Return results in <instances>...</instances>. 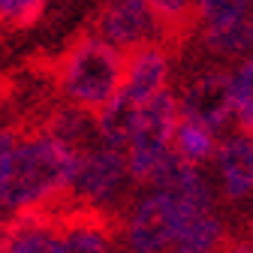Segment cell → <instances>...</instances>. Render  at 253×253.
Masks as SVG:
<instances>
[{"label": "cell", "mask_w": 253, "mask_h": 253, "mask_svg": "<svg viewBox=\"0 0 253 253\" xmlns=\"http://www.w3.org/2000/svg\"><path fill=\"white\" fill-rule=\"evenodd\" d=\"M82 154L54 136H37L15 148L9 175L0 187V205L9 211L48 208L73 190Z\"/></svg>", "instance_id": "obj_1"}, {"label": "cell", "mask_w": 253, "mask_h": 253, "mask_svg": "<svg viewBox=\"0 0 253 253\" xmlns=\"http://www.w3.org/2000/svg\"><path fill=\"white\" fill-rule=\"evenodd\" d=\"M45 73L57 82L60 93L73 106L97 115L126 79V51L100 40L90 30L73 37V42L45 63Z\"/></svg>", "instance_id": "obj_2"}, {"label": "cell", "mask_w": 253, "mask_h": 253, "mask_svg": "<svg viewBox=\"0 0 253 253\" xmlns=\"http://www.w3.org/2000/svg\"><path fill=\"white\" fill-rule=\"evenodd\" d=\"M178 100L166 87L142 106L136 130L130 136V157H126V166L136 181H145L154 163L169 151V142L175 139L178 130Z\"/></svg>", "instance_id": "obj_3"}, {"label": "cell", "mask_w": 253, "mask_h": 253, "mask_svg": "<svg viewBox=\"0 0 253 253\" xmlns=\"http://www.w3.org/2000/svg\"><path fill=\"white\" fill-rule=\"evenodd\" d=\"M84 30L97 34L121 51H133L145 42H154L157 24L145 0H103Z\"/></svg>", "instance_id": "obj_4"}, {"label": "cell", "mask_w": 253, "mask_h": 253, "mask_svg": "<svg viewBox=\"0 0 253 253\" xmlns=\"http://www.w3.org/2000/svg\"><path fill=\"white\" fill-rule=\"evenodd\" d=\"M235 112V82L223 70H205L184 87L181 115L208 130H223Z\"/></svg>", "instance_id": "obj_5"}, {"label": "cell", "mask_w": 253, "mask_h": 253, "mask_svg": "<svg viewBox=\"0 0 253 253\" xmlns=\"http://www.w3.org/2000/svg\"><path fill=\"white\" fill-rule=\"evenodd\" d=\"M181 232L178 208L166 193H151L139 202L130 220V244L136 253H157L166 244H175Z\"/></svg>", "instance_id": "obj_6"}, {"label": "cell", "mask_w": 253, "mask_h": 253, "mask_svg": "<svg viewBox=\"0 0 253 253\" xmlns=\"http://www.w3.org/2000/svg\"><path fill=\"white\" fill-rule=\"evenodd\" d=\"M124 172H126V157L121 154V148H109V145L90 148L82 154L73 187L79 196L90 202H103L121 187Z\"/></svg>", "instance_id": "obj_7"}, {"label": "cell", "mask_w": 253, "mask_h": 253, "mask_svg": "<svg viewBox=\"0 0 253 253\" xmlns=\"http://www.w3.org/2000/svg\"><path fill=\"white\" fill-rule=\"evenodd\" d=\"M169 79V51L163 42H145L126 51V79L124 90H130L139 103H148L154 93H160Z\"/></svg>", "instance_id": "obj_8"}, {"label": "cell", "mask_w": 253, "mask_h": 253, "mask_svg": "<svg viewBox=\"0 0 253 253\" xmlns=\"http://www.w3.org/2000/svg\"><path fill=\"white\" fill-rule=\"evenodd\" d=\"M0 253H60V238L42 217V208L15 211V220L0 238Z\"/></svg>", "instance_id": "obj_9"}, {"label": "cell", "mask_w": 253, "mask_h": 253, "mask_svg": "<svg viewBox=\"0 0 253 253\" xmlns=\"http://www.w3.org/2000/svg\"><path fill=\"white\" fill-rule=\"evenodd\" d=\"M217 163L223 175V190L229 199H244L253 193V139L244 133L229 136L217 148Z\"/></svg>", "instance_id": "obj_10"}, {"label": "cell", "mask_w": 253, "mask_h": 253, "mask_svg": "<svg viewBox=\"0 0 253 253\" xmlns=\"http://www.w3.org/2000/svg\"><path fill=\"white\" fill-rule=\"evenodd\" d=\"M154 24L157 37L163 40L166 51H181L184 42L196 34V0H145Z\"/></svg>", "instance_id": "obj_11"}, {"label": "cell", "mask_w": 253, "mask_h": 253, "mask_svg": "<svg viewBox=\"0 0 253 253\" xmlns=\"http://www.w3.org/2000/svg\"><path fill=\"white\" fill-rule=\"evenodd\" d=\"M145 103H139L130 90H118L115 97L93 115V124H97V136L103 139V145L109 148H121L130 142L133 130H136V121Z\"/></svg>", "instance_id": "obj_12"}, {"label": "cell", "mask_w": 253, "mask_h": 253, "mask_svg": "<svg viewBox=\"0 0 253 253\" xmlns=\"http://www.w3.org/2000/svg\"><path fill=\"white\" fill-rule=\"evenodd\" d=\"M199 42L214 57H250L253 54V15H244L223 27H205Z\"/></svg>", "instance_id": "obj_13"}, {"label": "cell", "mask_w": 253, "mask_h": 253, "mask_svg": "<svg viewBox=\"0 0 253 253\" xmlns=\"http://www.w3.org/2000/svg\"><path fill=\"white\" fill-rule=\"evenodd\" d=\"M148 181L157 187V193H166V196L175 199V196L187 193V190H193L202 181V175L196 172V166L190 163L187 157H181L178 151H166L160 160L154 163Z\"/></svg>", "instance_id": "obj_14"}, {"label": "cell", "mask_w": 253, "mask_h": 253, "mask_svg": "<svg viewBox=\"0 0 253 253\" xmlns=\"http://www.w3.org/2000/svg\"><path fill=\"white\" fill-rule=\"evenodd\" d=\"M220 241H223V223L214 214H205L178 232L175 253H214Z\"/></svg>", "instance_id": "obj_15"}, {"label": "cell", "mask_w": 253, "mask_h": 253, "mask_svg": "<svg viewBox=\"0 0 253 253\" xmlns=\"http://www.w3.org/2000/svg\"><path fill=\"white\" fill-rule=\"evenodd\" d=\"M175 142H178V154L187 157L193 166L211 160V157L217 154V142H214V130H208V126L196 124V121H178V130H175Z\"/></svg>", "instance_id": "obj_16"}, {"label": "cell", "mask_w": 253, "mask_h": 253, "mask_svg": "<svg viewBox=\"0 0 253 253\" xmlns=\"http://www.w3.org/2000/svg\"><path fill=\"white\" fill-rule=\"evenodd\" d=\"M235 82V124H238V133L253 139V54L244 57V63L238 67V73L232 76Z\"/></svg>", "instance_id": "obj_17"}, {"label": "cell", "mask_w": 253, "mask_h": 253, "mask_svg": "<svg viewBox=\"0 0 253 253\" xmlns=\"http://www.w3.org/2000/svg\"><path fill=\"white\" fill-rule=\"evenodd\" d=\"M253 0H196V18L202 27H223L250 15Z\"/></svg>", "instance_id": "obj_18"}, {"label": "cell", "mask_w": 253, "mask_h": 253, "mask_svg": "<svg viewBox=\"0 0 253 253\" xmlns=\"http://www.w3.org/2000/svg\"><path fill=\"white\" fill-rule=\"evenodd\" d=\"M48 9V0H0V30H27Z\"/></svg>", "instance_id": "obj_19"}, {"label": "cell", "mask_w": 253, "mask_h": 253, "mask_svg": "<svg viewBox=\"0 0 253 253\" xmlns=\"http://www.w3.org/2000/svg\"><path fill=\"white\" fill-rule=\"evenodd\" d=\"M60 253H109L106 235L97 223H70L60 235Z\"/></svg>", "instance_id": "obj_20"}, {"label": "cell", "mask_w": 253, "mask_h": 253, "mask_svg": "<svg viewBox=\"0 0 253 253\" xmlns=\"http://www.w3.org/2000/svg\"><path fill=\"white\" fill-rule=\"evenodd\" d=\"M12 157H15V133L12 130H0V187H3V181L9 175Z\"/></svg>", "instance_id": "obj_21"}, {"label": "cell", "mask_w": 253, "mask_h": 253, "mask_svg": "<svg viewBox=\"0 0 253 253\" xmlns=\"http://www.w3.org/2000/svg\"><path fill=\"white\" fill-rule=\"evenodd\" d=\"M229 253H253V244H247V241H241V244H235Z\"/></svg>", "instance_id": "obj_22"}, {"label": "cell", "mask_w": 253, "mask_h": 253, "mask_svg": "<svg viewBox=\"0 0 253 253\" xmlns=\"http://www.w3.org/2000/svg\"><path fill=\"white\" fill-rule=\"evenodd\" d=\"M3 229H6V223H3V220H0V238H3Z\"/></svg>", "instance_id": "obj_23"}, {"label": "cell", "mask_w": 253, "mask_h": 253, "mask_svg": "<svg viewBox=\"0 0 253 253\" xmlns=\"http://www.w3.org/2000/svg\"><path fill=\"white\" fill-rule=\"evenodd\" d=\"M3 84H6V79H3V76H0V87H3Z\"/></svg>", "instance_id": "obj_24"}]
</instances>
